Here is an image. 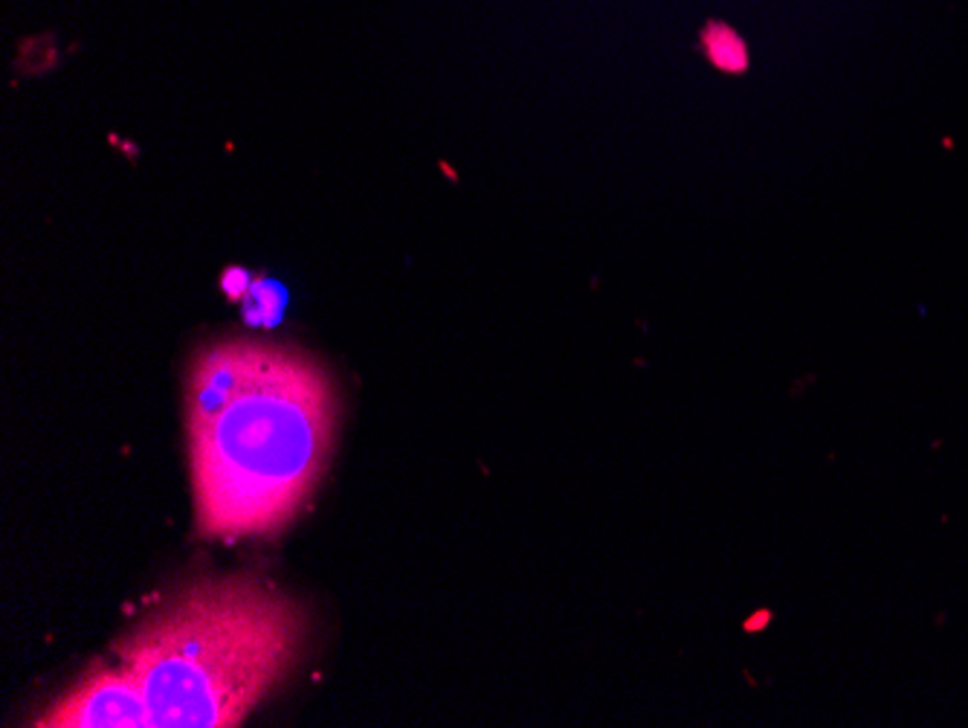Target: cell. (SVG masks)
<instances>
[{"mask_svg":"<svg viewBox=\"0 0 968 728\" xmlns=\"http://www.w3.org/2000/svg\"><path fill=\"white\" fill-rule=\"evenodd\" d=\"M699 50L716 71L728 76H743L751 67V50L746 39L725 21H705L699 30Z\"/></svg>","mask_w":968,"mask_h":728,"instance_id":"3","label":"cell"},{"mask_svg":"<svg viewBox=\"0 0 968 728\" xmlns=\"http://www.w3.org/2000/svg\"><path fill=\"white\" fill-rule=\"evenodd\" d=\"M223 287H230V294H239L241 287H246V273L244 271H230L223 276Z\"/></svg>","mask_w":968,"mask_h":728,"instance_id":"4","label":"cell"},{"mask_svg":"<svg viewBox=\"0 0 968 728\" xmlns=\"http://www.w3.org/2000/svg\"><path fill=\"white\" fill-rule=\"evenodd\" d=\"M305 612L255 578L186 589L119 644L143 728H235L291 674Z\"/></svg>","mask_w":968,"mask_h":728,"instance_id":"2","label":"cell"},{"mask_svg":"<svg viewBox=\"0 0 968 728\" xmlns=\"http://www.w3.org/2000/svg\"><path fill=\"white\" fill-rule=\"evenodd\" d=\"M339 392L323 363L253 340L207 346L186 374V439L203 537L276 535L328 467Z\"/></svg>","mask_w":968,"mask_h":728,"instance_id":"1","label":"cell"}]
</instances>
